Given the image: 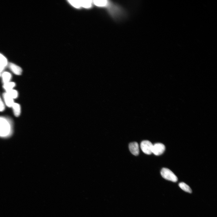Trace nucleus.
Instances as JSON below:
<instances>
[{
  "instance_id": "nucleus-7",
  "label": "nucleus",
  "mask_w": 217,
  "mask_h": 217,
  "mask_svg": "<svg viewBox=\"0 0 217 217\" xmlns=\"http://www.w3.org/2000/svg\"><path fill=\"white\" fill-rule=\"evenodd\" d=\"M129 148L130 152L134 155L137 156L139 154V146L136 142H133L129 144Z\"/></svg>"
},
{
  "instance_id": "nucleus-6",
  "label": "nucleus",
  "mask_w": 217,
  "mask_h": 217,
  "mask_svg": "<svg viewBox=\"0 0 217 217\" xmlns=\"http://www.w3.org/2000/svg\"><path fill=\"white\" fill-rule=\"evenodd\" d=\"M165 147L164 145L161 143H157L153 145L152 153L155 155L159 156L162 154L164 152Z\"/></svg>"
},
{
  "instance_id": "nucleus-10",
  "label": "nucleus",
  "mask_w": 217,
  "mask_h": 217,
  "mask_svg": "<svg viewBox=\"0 0 217 217\" xmlns=\"http://www.w3.org/2000/svg\"><path fill=\"white\" fill-rule=\"evenodd\" d=\"M2 79L3 84L10 82L12 79V75L8 72H4L2 75Z\"/></svg>"
},
{
  "instance_id": "nucleus-11",
  "label": "nucleus",
  "mask_w": 217,
  "mask_h": 217,
  "mask_svg": "<svg viewBox=\"0 0 217 217\" xmlns=\"http://www.w3.org/2000/svg\"><path fill=\"white\" fill-rule=\"evenodd\" d=\"M14 115L16 117L19 116L21 113V108L20 105L17 103H14L12 107Z\"/></svg>"
},
{
  "instance_id": "nucleus-5",
  "label": "nucleus",
  "mask_w": 217,
  "mask_h": 217,
  "mask_svg": "<svg viewBox=\"0 0 217 217\" xmlns=\"http://www.w3.org/2000/svg\"><path fill=\"white\" fill-rule=\"evenodd\" d=\"M153 146V144L149 141H144L141 144V148L144 153L150 155L152 153Z\"/></svg>"
},
{
  "instance_id": "nucleus-13",
  "label": "nucleus",
  "mask_w": 217,
  "mask_h": 217,
  "mask_svg": "<svg viewBox=\"0 0 217 217\" xmlns=\"http://www.w3.org/2000/svg\"><path fill=\"white\" fill-rule=\"evenodd\" d=\"M179 186L183 191L189 193L192 192V190L190 187L184 182L180 183Z\"/></svg>"
},
{
  "instance_id": "nucleus-1",
  "label": "nucleus",
  "mask_w": 217,
  "mask_h": 217,
  "mask_svg": "<svg viewBox=\"0 0 217 217\" xmlns=\"http://www.w3.org/2000/svg\"><path fill=\"white\" fill-rule=\"evenodd\" d=\"M93 3L96 6L106 8L109 13L115 19L123 18L126 15L123 8L118 5L108 1H94Z\"/></svg>"
},
{
  "instance_id": "nucleus-2",
  "label": "nucleus",
  "mask_w": 217,
  "mask_h": 217,
  "mask_svg": "<svg viewBox=\"0 0 217 217\" xmlns=\"http://www.w3.org/2000/svg\"><path fill=\"white\" fill-rule=\"evenodd\" d=\"M10 121L7 118L0 117V136L7 135L10 131Z\"/></svg>"
},
{
  "instance_id": "nucleus-15",
  "label": "nucleus",
  "mask_w": 217,
  "mask_h": 217,
  "mask_svg": "<svg viewBox=\"0 0 217 217\" xmlns=\"http://www.w3.org/2000/svg\"><path fill=\"white\" fill-rule=\"evenodd\" d=\"M0 64L3 65L5 67L8 64V61L7 59L1 53H0Z\"/></svg>"
},
{
  "instance_id": "nucleus-3",
  "label": "nucleus",
  "mask_w": 217,
  "mask_h": 217,
  "mask_svg": "<svg viewBox=\"0 0 217 217\" xmlns=\"http://www.w3.org/2000/svg\"><path fill=\"white\" fill-rule=\"evenodd\" d=\"M161 174L164 178L174 182H176L178 180L176 176L168 169L163 168L161 171Z\"/></svg>"
},
{
  "instance_id": "nucleus-9",
  "label": "nucleus",
  "mask_w": 217,
  "mask_h": 217,
  "mask_svg": "<svg viewBox=\"0 0 217 217\" xmlns=\"http://www.w3.org/2000/svg\"><path fill=\"white\" fill-rule=\"evenodd\" d=\"M3 96L5 104L9 107H12L14 102V99L11 97L8 94L5 92L3 94Z\"/></svg>"
},
{
  "instance_id": "nucleus-8",
  "label": "nucleus",
  "mask_w": 217,
  "mask_h": 217,
  "mask_svg": "<svg viewBox=\"0 0 217 217\" xmlns=\"http://www.w3.org/2000/svg\"><path fill=\"white\" fill-rule=\"evenodd\" d=\"M9 67L13 73L17 75H20L22 73V69L19 66L15 64L11 63Z\"/></svg>"
},
{
  "instance_id": "nucleus-4",
  "label": "nucleus",
  "mask_w": 217,
  "mask_h": 217,
  "mask_svg": "<svg viewBox=\"0 0 217 217\" xmlns=\"http://www.w3.org/2000/svg\"><path fill=\"white\" fill-rule=\"evenodd\" d=\"M70 3L77 8L83 7L89 8L91 7L92 3L91 1H69Z\"/></svg>"
},
{
  "instance_id": "nucleus-14",
  "label": "nucleus",
  "mask_w": 217,
  "mask_h": 217,
  "mask_svg": "<svg viewBox=\"0 0 217 217\" xmlns=\"http://www.w3.org/2000/svg\"><path fill=\"white\" fill-rule=\"evenodd\" d=\"M8 95L13 99L17 98L18 96V93L17 91L15 90H11L6 92Z\"/></svg>"
},
{
  "instance_id": "nucleus-17",
  "label": "nucleus",
  "mask_w": 217,
  "mask_h": 217,
  "mask_svg": "<svg viewBox=\"0 0 217 217\" xmlns=\"http://www.w3.org/2000/svg\"><path fill=\"white\" fill-rule=\"evenodd\" d=\"M1 74L0 73V76H1Z\"/></svg>"
},
{
  "instance_id": "nucleus-16",
  "label": "nucleus",
  "mask_w": 217,
  "mask_h": 217,
  "mask_svg": "<svg viewBox=\"0 0 217 217\" xmlns=\"http://www.w3.org/2000/svg\"><path fill=\"white\" fill-rule=\"evenodd\" d=\"M5 109V105L0 97V112H2Z\"/></svg>"
},
{
  "instance_id": "nucleus-12",
  "label": "nucleus",
  "mask_w": 217,
  "mask_h": 217,
  "mask_svg": "<svg viewBox=\"0 0 217 217\" xmlns=\"http://www.w3.org/2000/svg\"><path fill=\"white\" fill-rule=\"evenodd\" d=\"M15 82H9L6 83V84H3V88L6 91H7L13 89L14 87H15Z\"/></svg>"
}]
</instances>
